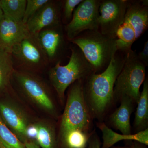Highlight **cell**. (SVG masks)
I'll use <instances>...</instances> for the list:
<instances>
[{"mask_svg":"<svg viewBox=\"0 0 148 148\" xmlns=\"http://www.w3.org/2000/svg\"><path fill=\"white\" fill-rule=\"evenodd\" d=\"M128 1L126 0L101 1L99 30L102 34L116 38L118 30L124 20Z\"/></svg>","mask_w":148,"mask_h":148,"instance_id":"30bf717a","label":"cell"},{"mask_svg":"<svg viewBox=\"0 0 148 148\" xmlns=\"http://www.w3.org/2000/svg\"><path fill=\"white\" fill-rule=\"evenodd\" d=\"M146 67L135 51L132 49L127 51L124 66L115 83L114 98L127 97L138 104L140 87L145 79Z\"/></svg>","mask_w":148,"mask_h":148,"instance_id":"8992f818","label":"cell"},{"mask_svg":"<svg viewBox=\"0 0 148 148\" xmlns=\"http://www.w3.org/2000/svg\"><path fill=\"white\" fill-rule=\"evenodd\" d=\"M0 117L19 140L28 141L27 129L30 123L27 114L16 104L7 101L0 102Z\"/></svg>","mask_w":148,"mask_h":148,"instance_id":"8fae6325","label":"cell"},{"mask_svg":"<svg viewBox=\"0 0 148 148\" xmlns=\"http://www.w3.org/2000/svg\"><path fill=\"white\" fill-rule=\"evenodd\" d=\"M126 55V52L121 54L118 51L105 71L92 73L86 79L84 91L92 117L101 118L113 101L115 83L124 66Z\"/></svg>","mask_w":148,"mask_h":148,"instance_id":"6da1fadb","label":"cell"},{"mask_svg":"<svg viewBox=\"0 0 148 148\" xmlns=\"http://www.w3.org/2000/svg\"><path fill=\"white\" fill-rule=\"evenodd\" d=\"M92 117L85 98L82 80L77 81L72 84L68 93L59 129L60 142L73 131L90 133Z\"/></svg>","mask_w":148,"mask_h":148,"instance_id":"3957f363","label":"cell"},{"mask_svg":"<svg viewBox=\"0 0 148 148\" xmlns=\"http://www.w3.org/2000/svg\"><path fill=\"white\" fill-rule=\"evenodd\" d=\"M138 58L146 66L148 65V41L144 44L143 50L137 54Z\"/></svg>","mask_w":148,"mask_h":148,"instance_id":"484cf974","label":"cell"},{"mask_svg":"<svg viewBox=\"0 0 148 148\" xmlns=\"http://www.w3.org/2000/svg\"><path fill=\"white\" fill-rule=\"evenodd\" d=\"M119 107L110 116L109 122L115 129L124 135L131 134L130 117L133 110V101L127 97L120 99Z\"/></svg>","mask_w":148,"mask_h":148,"instance_id":"9a60e30c","label":"cell"},{"mask_svg":"<svg viewBox=\"0 0 148 148\" xmlns=\"http://www.w3.org/2000/svg\"><path fill=\"white\" fill-rule=\"evenodd\" d=\"M12 78L22 93L40 108L54 114L55 107L47 86L38 77L29 72L14 69Z\"/></svg>","mask_w":148,"mask_h":148,"instance_id":"ba28073f","label":"cell"},{"mask_svg":"<svg viewBox=\"0 0 148 148\" xmlns=\"http://www.w3.org/2000/svg\"><path fill=\"white\" fill-rule=\"evenodd\" d=\"M24 144L26 148H40L36 141L34 140H28Z\"/></svg>","mask_w":148,"mask_h":148,"instance_id":"f1b7e54d","label":"cell"},{"mask_svg":"<svg viewBox=\"0 0 148 148\" xmlns=\"http://www.w3.org/2000/svg\"><path fill=\"white\" fill-rule=\"evenodd\" d=\"M71 42L82 51L94 73L105 71L118 51L116 38L103 34L99 30L85 31Z\"/></svg>","mask_w":148,"mask_h":148,"instance_id":"7a4b0ae2","label":"cell"},{"mask_svg":"<svg viewBox=\"0 0 148 148\" xmlns=\"http://www.w3.org/2000/svg\"><path fill=\"white\" fill-rule=\"evenodd\" d=\"M134 120V126L138 131H143L148 128V81L144 82L143 90L140 94L138 103Z\"/></svg>","mask_w":148,"mask_h":148,"instance_id":"e0dca14e","label":"cell"},{"mask_svg":"<svg viewBox=\"0 0 148 148\" xmlns=\"http://www.w3.org/2000/svg\"><path fill=\"white\" fill-rule=\"evenodd\" d=\"M148 27V1H128L125 16L116 34L118 51L127 52Z\"/></svg>","mask_w":148,"mask_h":148,"instance_id":"5b68a950","label":"cell"},{"mask_svg":"<svg viewBox=\"0 0 148 148\" xmlns=\"http://www.w3.org/2000/svg\"><path fill=\"white\" fill-rule=\"evenodd\" d=\"M0 142L6 148H26L24 143L6 126L1 117Z\"/></svg>","mask_w":148,"mask_h":148,"instance_id":"7402d4cb","label":"cell"},{"mask_svg":"<svg viewBox=\"0 0 148 148\" xmlns=\"http://www.w3.org/2000/svg\"><path fill=\"white\" fill-rule=\"evenodd\" d=\"M3 12L2 9L1 8V2H0V22H1V20H2L3 18Z\"/></svg>","mask_w":148,"mask_h":148,"instance_id":"f546056e","label":"cell"},{"mask_svg":"<svg viewBox=\"0 0 148 148\" xmlns=\"http://www.w3.org/2000/svg\"><path fill=\"white\" fill-rule=\"evenodd\" d=\"M92 133H86L80 130L69 132L61 142V148H80L86 146Z\"/></svg>","mask_w":148,"mask_h":148,"instance_id":"44dd1931","label":"cell"},{"mask_svg":"<svg viewBox=\"0 0 148 148\" xmlns=\"http://www.w3.org/2000/svg\"><path fill=\"white\" fill-rule=\"evenodd\" d=\"M38 130L35 124H30L27 129V137L28 140L36 141Z\"/></svg>","mask_w":148,"mask_h":148,"instance_id":"4316f807","label":"cell"},{"mask_svg":"<svg viewBox=\"0 0 148 148\" xmlns=\"http://www.w3.org/2000/svg\"><path fill=\"white\" fill-rule=\"evenodd\" d=\"M62 6L61 1H49L27 21L30 33L38 34L47 27L61 24Z\"/></svg>","mask_w":148,"mask_h":148,"instance_id":"7c38bea8","label":"cell"},{"mask_svg":"<svg viewBox=\"0 0 148 148\" xmlns=\"http://www.w3.org/2000/svg\"><path fill=\"white\" fill-rule=\"evenodd\" d=\"M38 37L49 61L56 59L63 49L65 41L61 24L45 28L38 34Z\"/></svg>","mask_w":148,"mask_h":148,"instance_id":"5bb4252c","label":"cell"},{"mask_svg":"<svg viewBox=\"0 0 148 148\" xmlns=\"http://www.w3.org/2000/svg\"><path fill=\"white\" fill-rule=\"evenodd\" d=\"M0 148H6L3 145V144L0 142Z\"/></svg>","mask_w":148,"mask_h":148,"instance_id":"4dcf8cb0","label":"cell"},{"mask_svg":"<svg viewBox=\"0 0 148 148\" xmlns=\"http://www.w3.org/2000/svg\"><path fill=\"white\" fill-rule=\"evenodd\" d=\"M101 143L98 135L93 131L88 141L87 148H101Z\"/></svg>","mask_w":148,"mask_h":148,"instance_id":"d4e9b609","label":"cell"},{"mask_svg":"<svg viewBox=\"0 0 148 148\" xmlns=\"http://www.w3.org/2000/svg\"><path fill=\"white\" fill-rule=\"evenodd\" d=\"M49 0H27L23 22L26 24L29 18L43 6Z\"/></svg>","mask_w":148,"mask_h":148,"instance_id":"603a6c76","label":"cell"},{"mask_svg":"<svg viewBox=\"0 0 148 148\" xmlns=\"http://www.w3.org/2000/svg\"><path fill=\"white\" fill-rule=\"evenodd\" d=\"M74 45L71 47V54L69 63L61 66L58 61L49 73L51 83L61 102L64 101L65 92L70 85L77 81L86 79L94 73L92 66L82 51Z\"/></svg>","mask_w":148,"mask_h":148,"instance_id":"277c9868","label":"cell"},{"mask_svg":"<svg viewBox=\"0 0 148 148\" xmlns=\"http://www.w3.org/2000/svg\"><path fill=\"white\" fill-rule=\"evenodd\" d=\"M86 146H84V147H82L80 148H86Z\"/></svg>","mask_w":148,"mask_h":148,"instance_id":"1f68e13d","label":"cell"},{"mask_svg":"<svg viewBox=\"0 0 148 148\" xmlns=\"http://www.w3.org/2000/svg\"><path fill=\"white\" fill-rule=\"evenodd\" d=\"M83 0H66L64 1L63 18L68 24L71 20L74 11Z\"/></svg>","mask_w":148,"mask_h":148,"instance_id":"cb8c5ba5","label":"cell"},{"mask_svg":"<svg viewBox=\"0 0 148 148\" xmlns=\"http://www.w3.org/2000/svg\"><path fill=\"white\" fill-rule=\"evenodd\" d=\"M144 144L135 141L134 142H131L129 144H127L123 147L120 146H113L112 148H147L145 147Z\"/></svg>","mask_w":148,"mask_h":148,"instance_id":"83f0119b","label":"cell"},{"mask_svg":"<svg viewBox=\"0 0 148 148\" xmlns=\"http://www.w3.org/2000/svg\"><path fill=\"white\" fill-rule=\"evenodd\" d=\"M30 34L23 21H14L4 16L0 22V48L11 53L13 48Z\"/></svg>","mask_w":148,"mask_h":148,"instance_id":"4fadbf2b","label":"cell"},{"mask_svg":"<svg viewBox=\"0 0 148 148\" xmlns=\"http://www.w3.org/2000/svg\"><path fill=\"white\" fill-rule=\"evenodd\" d=\"M100 0H83L74 11L73 17L65 27L70 41L86 31L99 29Z\"/></svg>","mask_w":148,"mask_h":148,"instance_id":"9c48e42d","label":"cell"},{"mask_svg":"<svg viewBox=\"0 0 148 148\" xmlns=\"http://www.w3.org/2000/svg\"><path fill=\"white\" fill-rule=\"evenodd\" d=\"M14 69L11 53L0 48V91L8 86Z\"/></svg>","mask_w":148,"mask_h":148,"instance_id":"ac0fdd59","label":"cell"},{"mask_svg":"<svg viewBox=\"0 0 148 148\" xmlns=\"http://www.w3.org/2000/svg\"><path fill=\"white\" fill-rule=\"evenodd\" d=\"M103 134V143L101 148H110L116 143L121 140L137 141L145 145H148V128L135 134L124 135L114 132L103 123L97 124Z\"/></svg>","mask_w":148,"mask_h":148,"instance_id":"2e32d148","label":"cell"},{"mask_svg":"<svg viewBox=\"0 0 148 148\" xmlns=\"http://www.w3.org/2000/svg\"><path fill=\"white\" fill-rule=\"evenodd\" d=\"M38 130L36 142L42 148H56L55 130L50 125L43 122L35 123Z\"/></svg>","mask_w":148,"mask_h":148,"instance_id":"ffe728a7","label":"cell"},{"mask_svg":"<svg viewBox=\"0 0 148 148\" xmlns=\"http://www.w3.org/2000/svg\"><path fill=\"white\" fill-rule=\"evenodd\" d=\"M0 2L4 16L14 21L23 20L27 0H0Z\"/></svg>","mask_w":148,"mask_h":148,"instance_id":"d6986e66","label":"cell"},{"mask_svg":"<svg viewBox=\"0 0 148 148\" xmlns=\"http://www.w3.org/2000/svg\"><path fill=\"white\" fill-rule=\"evenodd\" d=\"M14 66L20 71L33 73L44 69L49 61L40 44L38 34L30 33L14 47L11 51Z\"/></svg>","mask_w":148,"mask_h":148,"instance_id":"52a82bcc","label":"cell"}]
</instances>
